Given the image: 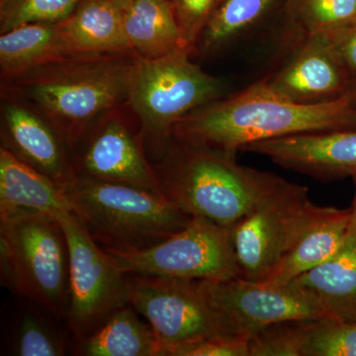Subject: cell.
<instances>
[{
	"mask_svg": "<svg viewBox=\"0 0 356 356\" xmlns=\"http://www.w3.org/2000/svg\"><path fill=\"white\" fill-rule=\"evenodd\" d=\"M346 96L356 99V79L355 81H350L348 90H346Z\"/></svg>",
	"mask_w": 356,
	"mask_h": 356,
	"instance_id": "d6a6232c",
	"label": "cell"
},
{
	"mask_svg": "<svg viewBox=\"0 0 356 356\" xmlns=\"http://www.w3.org/2000/svg\"><path fill=\"white\" fill-rule=\"evenodd\" d=\"M81 0H0V32L31 22H60Z\"/></svg>",
	"mask_w": 356,
	"mask_h": 356,
	"instance_id": "4316f807",
	"label": "cell"
},
{
	"mask_svg": "<svg viewBox=\"0 0 356 356\" xmlns=\"http://www.w3.org/2000/svg\"><path fill=\"white\" fill-rule=\"evenodd\" d=\"M211 305L229 336L248 339L267 325L327 316L313 293L296 283L275 285L238 277L204 281Z\"/></svg>",
	"mask_w": 356,
	"mask_h": 356,
	"instance_id": "8fae6325",
	"label": "cell"
},
{
	"mask_svg": "<svg viewBox=\"0 0 356 356\" xmlns=\"http://www.w3.org/2000/svg\"><path fill=\"white\" fill-rule=\"evenodd\" d=\"M129 304L156 334L159 356L204 337L229 336L211 305L202 280L127 274Z\"/></svg>",
	"mask_w": 356,
	"mask_h": 356,
	"instance_id": "30bf717a",
	"label": "cell"
},
{
	"mask_svg": "<svg viewBox=\"0 0 356 356\" xmlns=\"http://www.w3.org/2000/svg\"><path fill=\"white\" fill-rule=\"evenodd\" d=\"M355 128L356 99L343 96L320 104H299L261 81L187 115L173 128L172 138L236 154L261 140Z\"/></svg>",
	"mask_w": 356,
	"mask_h": 356,
	"instance_id": "6da1fadb",
	"label": "cell"
},
{
	"mask_svg": "<svg viewBox=\"0 0 356 356\" xmlns=\"http://www.w3.org/2000/svg\"><path fill=\"white\" fill-rule=\"evenodd\" d=\"M353 179H355V188H356V177H353ZM350 213H351L350 222H351V225H353V226L355 227V228H356V189H355V199H353V205H351V207L350 208Z\"/></svg>",
	"mask_w": 356,
	"mask_h": 356,
	"instance_id": "1f68e13d",
	"label": "cell"
},
{
	"mask_svg": "<svg viewBox=\"0 0 356 356\" xmlns=\"http://www.w3.org/2000/svg\"><path fill=\"white\" fill-rule=\"evenodd\" d=\"M18 300L7 318L2 334L1 355L64 356L70 353V339L60 321L63 318L35 302Z\"/></svg>",
	"mask_w": 356,
	"mask_h": 356,
	"instance_id": "d6986e66",
	"label": "cell"
},
{
	"mask_svg": "<svg viewBox=\"0 0 356 356\" xmlns=\"http://www.w3.org/2000/svg\"><path fill=\"white\" fill-rule=\"evenodd\" d=\"M332 46L350 81L356 79V24L329 33Z\"/></svg>",
	"mask_w": 356,
	"mask_h": 356,
	"instance_id": "4dcf8cb0",
	"label": "cell"
},
{
	"mask_svg": "<svg viewBox=\"0 0 356 356\" xmlns=\"http://www.w3.org/2000/svg\"><path fill=\"white\" fill-rule=\"evenodd\" d=\"M242 151L320 180L356 177V128L299 134L254 143Z\"/></svg>",
	"mask_w": 356,
	"mask_h": 356,
	"instance_id": "9a60e30c",
	"label": "cell"
},
{
	"mask_svg": "<svg viewBox=\"0 0 356 356\" xmlns=\"http://www.w3.org/2000/svg\"><path fill=\"white\" fill-rule=\"evenodd\" d=\"M1 147L67 189L76 178L67 143L41 112L2 91Z\"/></svg>",
	"mask_w": 356,
	"mask_h": 356,
	"instance_id": "4fadbf2b",
	"label": "cell"
},
{
	"mask_svg": "<svg viewBox=\"0 0 356 356\" xmlns=\"http://www.w3.org/2000/svg\"><path fill=\"white\" fill-rule=\"evenodd\" d=\"M116 1L121 2V3H125V2L127 1V0H116Z\"/></svg>",
	"mask_w": 356,
	"mask_h": 356,
	"instance_id": "836d02e7",
	"label": "cell"
},
{
	"mask_svg": "<svg viewBox=\"0 0 356 356\" xmlns=\"http://www.w3.org/2000/svg\"><path fill=\"white\" fill-rule=\"evenodd\" d=\"M161 194L193 218L232 228L283 181L236 154L172 138L156 166Z\"/></svg>",
	"mask_w": 356,
	"mask_h": 356,
	"instance_id": "3957f363",
	"label": "cell"
},
{
	"mask_svg": "<svg viewBox=\"0 0 356 356\" xmlns=\"http://www.w3.org/2000/svg\"><path fill=\"white\" fill-rule=\"evenodd\" d=\"M184 43L195 50L204 28L222 0H170Z\"/></svg>",
	"mask_w": 356,
	"mask_h": 356,
	"instance_id": "f1b7e54d",
	"label": "cell"
},
{
	"mask_svg": "<svg viewBox=\"0 0 356 356\" xmlns=\"http://www.w3.org/2000/svg\"><path fill=\"white\" fill-rule=\"evenodd\" d=\"M122 26L131 51L139 58L154 60L189 48L170 0H127L122 6Z\"/></svg>",
	"mask_w": 356,
	"mask_h": 356,
	"instance_id": "ac0fdd59",
	"label": "cell"
},
{
	"mask_svg": "<svg viewBox=\"0 0 356 356\" xmlns=\"http://www.w3.org/2000/svg\"><path fill=\"white\" fill-rule=\"evenodd\" d=\"M58 23H26L2 33L0 37L1 81L62 58Z\"/></svg>",
	"mask_w": 356,
	"mask_h": 356,
	"instance_id": "603a6c76",
	"label": "cell"
},
{
	"mask_svg": "<svg viewBox=\"0 0 356 356\" xmlns=\"http://www.w3.org/2000/svg\"><path fill=\"white\" fill-rule=\"evenodd\" d=\"M289 26L295 46L303 40L356 24V0H289Z\"/></svg>",
	"mask_w": 356,
	"mask_h": 356,
	"instance_id": "d4e9b609",
	"label": "cell"
},
{
	"mask_svg": "<svg viewBox=\"0 0 356 356\" xmlns=\"http://www.w3.org/2000/svg\"><path fill=\"white\" fill-rule=\"evenodd\" d=\"M106 252L126 274L204 281L240 276L231 229L203 218H193L175 235L144 250Z\"/></svg>",
	"mask_w": 356,
	"mask_h": 356,
	"instance_id": "ba28073f",
	"label": "cell"
},
{
	"mask_svg": "<svg viewBox=\"0 0 356 356\" xmlns=\"http://www.w3.org/2000/svg\"><path fill=\"white\" fill-rule=\"evenodd\" d=\"M55 218L69 243L70 302L65 322L76 344L112 312L129 304L128 275L91 238L74 212Z\"/></svg>",
	"mask_w": 356,
	"mask_h": 356,
	"instance_id": "9c48e42d",
	"label": "cell"
},
{
	"mask_svg": "<svg viewBox=\"0 0 356 356\" xmlns=\"http://www.w3.org/2000/svg\"><path fill=\"white\" fill-rule=\"evenodd\" d=\"M192 51L185 47L154 60L138 58L134 65L127 105L144 139L163 153L178 122L224 93L219 79L192 62Z\"/></svg>",
	"mask_w": 356,
	"mask_h": 356,
	"instance_id": "8992f818",
	"label": "cell"
},
{
	"mask_svg": "<svg viewBox=\"0 0 356 356\" xmlns=\"http://www.w3.org/2000/svg\"><path fill=\"white\" fill-rule=\"evenodd\" d=\"M31 210L56 217L72 212L64 187L0 147V217Z\"/></svg>",
	"mask_w": 356,
	"mask_h": 356,
	"instance_id": "e0dca14e",
	"label": "cell"
},
{
	"mask_svg": "<svg viewBox=\"0 0 356 356\" xmlns=\"http://www.w3.org/2000/svg\"><path fill=\"white\" fill-rule=\"evenodd\" d=\"M163 356H250L248 339L236 336L204 337L168 348Z\"/></svg>",
	"mask_w": 356,
	"mask_h": 356,
	"instance_id": "f546056e",
	"label": "cell"
},
{
	"mask_svg": "<svg viewBox=\"0 0 356 356\" xmlns=\"http://www.w3.org/2000/svg\"><path fill=\"white\" fill-rule=\"evenodd\" d=\"M306 324L287 321L259 330L248 339L250 356H302Z\"/></svg>",
	"mask_w": 356,
	"mask_h": 356,
	"instance_id": "83f0119b",
	"label": "cell"
},
{
	"mask_svg": "<svg viewBox=\"0 0 356 356\" xmlns=\"http://www.w3.org/2000/svg\"><path fill=\"white\" fill-rule=\"evenodd\" d=\"M145 321L130 304L122 306L77 343L74 353L83 356H159L156 334Z\"/></svg>",
	"mask_w": 356,
	"mask_h": 356,
	"instance_id": "7402d4cb",
	"label": "cell"
},
{
	"mask_svg": "<svg viewBox=\"0 0 356 356\" xmlns=\"http://www.w3.org/2000/svg\"><path fill=\"white\" fill-rule=\"evenodd\" d=\"M65 192L72 212L106 250H144L193 219L159 192L134 185L76 177Z\"/></svg>",
	"mask_w": 356,
	"mask_h": 356,
	"instance_id": "277c9868",
	"label": "cell"
},
{
	"mask_svg": "<svg viewBox=\"0 0 356 356\" xmlns=\"http://www.w3.org/2000/svg\"><path fill=\"white\" fill-rule=\"evenodd\" d=\"M295 47L286 64L266 79L269 88L299 104H320L346 96L350 79L329 33L314 35Z\"/></svg>",
	"mask_w": 356,
	"mask_h": 356,
	"instance_id": "5bb4252c",
	"label": "cell"
},
{
	"mask_svg": "<svg viewBox=\"0 0 356 356\" xmlns=\"http://www.w3.org/2000/svg\"><path fill=\"white\" fill-rule=\"evenodd\" d=\"M302 356H356V320L327 315L307 321Z\"/></svg>",
	"mask_w": 356,
	"mask_h": 356,
	"instance_id": "484cf974",
	"label": "cell"
},
{
	"mask_svg": "<svg viewBox=\"0 0 356 356\" xmlns=\"http://www.w3.org/2000/svg\"><path fill=\"white\" fill-rule=\"evenodd\" d=\"M350 220V209L327 207L324 214L312 225L264 281L270 284H287L331 259L346 241Z\"/></svg>",
	"mask_w": 356,
	"mask_h": 356,
	"instance_id": "44dd1931",
	"label": "cell"
},
{
	"mask_svg": "<svg viewBox=\"0 0 356 356\" xmlns=\"http://www.w3.org/2000/svg\"><path fill=\"white\" fill-rule=\"evenodd\" d=\"M1 280L15 296L65 321L69 313L70 250L57 218L19 210L0 217Z\"/></svg>",
	"mask_w": 356,
	"mask_h": 356,
	"instance_id": "5b68a950",
	"label": "cell"
},
{
	"mask_svg": "<svg viewBox=\"0 0 356 356\" xmlns=\"http://www.w3.org/2000/svg\"><path fill=\"white\" fill-rule=\"evenodd\" d=\"M134 55L70 56L2 81V91L29 103L69 149L95 120L127 104Z\"/></svg>",
	"mask_w": 356,
	"mask_h": 356,
	"instance_id": "7a4b0ae2",
	"label": "cell"
},
{
	"mask_svg": "<svg viewBox=\"0 0 356 356\" xmlns=\"http://www.w3.org/2000/svg\"><path fill=\"white\" fill-rule=\"evenodd\" d=\"M313 293L325 314L343 320H356V228L336 254L291 281Z\"/></svg>",
	"mask_w": 356,
	"mask_h": 356,
	"instance_id": "ffe728a7",
	"label": "cell"
},
{
	"mask_svg": "<svg viewBox=\"0 0 356 356\" xmlns=\"http://www.w3.org/2000/svg\"><path fill=\"white\" fill-rule=\"evenodd\" d=\"M128 105L117 107L93 122L70 149L76 177L134 185L159 192L156 170L147 161L144 136ZM133 113V112H132Z\"/></svg>",
	"mask_w": 356,
	"mask_h": 356,
	"instance_id": "7c38bea8",
	"label": "cell"
},
{
	"mask_svg": "<svg viewBox=\"0 0 356 356\" xmlns=\"http://www.w3.org/2000/svg\"><path fill=\"white\" fill-rule=\"evenodd\" d=\"M280 0H222L199 38L200 53H211L250 31L269 15Z\"/></svg>",
	"mask_w": 356,
	"mask_h": 356,
	"instance_id": "cb8c5ba5",
	"label": "cell"
},
{
	"mask_svg": "<svg viewBox=\"0 0 356 356\" xmlns=\"http://www.w3.org/2000/svg\"><path fill=\"white\" fill-rule=\"evenodd\" d=\"M122 6L123 3L116 0H81L74 11L58 23L62 57L135 56L124 35Z\"/></svg>",
	"mask_w": 356,
	"mask_h": 356,
	"instance_id": "2e32d148",
	"label": "cell"
},
{
	"mask_svg": "<svg viewBox=\"0 0 356 356\" xmlns=\"http://www.w3.org/2000/svg\"><path fill=\"white\" fill-rule=\"evenodd\" d=\"M325 209L307 187L283 180L229 228L241 277L266 280Z\"/></svg>",
	"mask_w": 356,
	"mask_h": 356,
	"instance_id": "52a82bcc",
	"label": "cell"
}]
</instances>
